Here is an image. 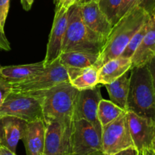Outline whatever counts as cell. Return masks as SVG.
Masks as SVG:
<instances>
[{
    "label": "cell",
    "mask_w": 155,
    "mask_h": 155,
    "mask_svg": "<svg viewBox=\"0 0 155 155\" xmlns=\"http://www.w3.org/2000/svg\"><path fill=\"white\" fill-rule=\"evenodd\" d=\"M150 15L139 6L121 18L112 28L95 65L99 69L104 64L122 54L133 36L148 21Z\"/></svg>",
    "instance_id": "6da1fadb"
},
{
    "label": "cell",
    "mask_w": 155,
    "mask_h": 155,
    "mask_svg": "<svg viewBox=\"0 0 155 155\" xmlns=\"http://www.w3.org/2000/svg\"><path fill=\"white\" fill-rule=\"evenodd\" d=\"M107 39L89 28L82 18L80 6L74 3L68 9V26L62 52L80 51L100 55Z\"/></svg>",
    "instance_id": "7a4b0ae2"
},
{
    "label": "cell",
    "mask_w": 155,
    "mask_h": 155,
    "mask_svg": "<svg viewBox=\"0 0 155 155\" xmlns=\"http://www.w3.org/2000/svg\"><path fill=\"white\" fill-rule=\"evenodd\" d=\"M127 111L155 123V92L147 64L131 69Z\"/></svg>",
    "instance_id": "3957f363"
},
{
    "label": "cell",
    "mask_w": 155,
    "mask_h": 155,
    "mask_svg": "<svg viewBox=\"0 0 155 155\" xmlns=\"http://www.w3.org/2000/svg\"><path fill=\"white\" fill-rule=\"evenodd\" d=\"M40 92L42 96V114L45 124L57 120L72 119L79 90L70 82L61 83Z\"/></svg>",
    "instance_id": "277c9868"
},
{
    "label": "cell",
    "mask_w": 155,
    "mask_h": 155,
    "mask_svg": "<svg viewBox=\"0 0 155 155\" xmlns=\"http://www.w3.org/2000/svg\"><path fill=\"white\" fill-rule=\"evenodd\" d=\"M0 116L15 117L27 123L43 120L41 92H11L0 107Z\"/></svg>",
    "instance_id": "5b68a950"
},
{
    "label": "cell",
    "mask_w": 155,
    "mask_h": 155,
    "mask_svg": "<svg viewBox=\"0 0 155 155\" xmlns=\"http://www.w3.org/2000/svg\"><path fill=\"white\" fill-rule=\"evenodd\" d=\"M69 77L66 68L59 60L48 66L33 78L20 83L12 85V92L15 93H29L48 90L57 85L69 83Z\"/></svg>",
    "instance_id": "8992f818"
},
{
    "label": "cell",
    "mask_w": 155,
    "mask_h": 155,
    "mask_svg": "<svg viewBox=\"0 0 155 155\" xmlns=\"http://www.w3.org/2000/svg\"><path fill=\"white\" fill-rule=\"evenodd\" d=\"M45 125L43 155H71L73 120H57Z\"/></svg>",
    "instance_id": "52a82bcc"
},
{
    "label": "cell",
    "mask_w": 155,
    "mask_h": 155,
    "mask_svg": "<svg viewBox=\"0 0 155 155\" xmlns=\"http://www.w3.org/2000/svg\"><path fill=\"white\" fill-rule=\"evenodd\" d=\"M131 147H134V144L126 112L113 123L102 127L101 151L105 155H115Z\"/></svg>",
    "instance_id": "ba28073f"
},
{
    "label": "cell",
    "mask_w": 155,
    "mask_h": 155,
    "mask_svg": "<svg viewBox=\"0 0 155 155\" xmlns=\"http://www.w3.org/2000/svg\"><path fill=\"white\" fill-rule=\"evenodd\" d=\"M96 151H101V135L86 120H73L71 155H89Z\"/></svg>",
    "instance_id": "9c48e42d"
},
{
    "label": "cell",
    "mask_w": 155,
    "mask_h": 155,
    "mask_svg": "<svg viewBox=\"0 0 155 155\" xmlns=\"http://www.w3.org/2000/svg\"><path fill=\"white\" fill-rule=\"evenodd\" d=\"M101 99V89L98 86L92 89L79 91L73 112V120H86L101 135L102 128L97 114L98 104Z\"/></svg>",
    "instance_id": "30bf717a"
},
{
    "label": "cell",
    "mask_w": 155,
    "mask_h": 155,
    "mask_svg": "<svg viewBox=\"0 0 155 155\" xmlns=\"http://www.w3.org/2000/svg\"><path fill=\"white\" fill-rule=\"evenodd\" d=\"M68 8H56L54 21L47 44L45 57L43 60L45 67L54 63L61 54L68 26Z\"/></svg>",
    "instance_id": "8fae6325"
},
{
    "label": "cell",
    "mask_w": 155,
    "mask_h": 155,
    "mask_svg": "<svg viewBox=\"0 0 155 155\" xmlns=\"http://www.w3.org/2000/svg\"><path fill=\"white\" fill-rule=\"evenodd\" d=\"M129 129L134 147L138 151L150 150L155 137V123L127 111Z\"/></svg>",
    "instance_id": "7c38bea8"
},
{
    "label": "cell",
    "mask_w": 155,
    "mask_h": 155,
    "mask_svg": "<svg viewBox=\"0 0 155 155\" xmlns=\"http://www.w3.org/2000/svg\"><path fill=\"white\" fill-rule=\"evenodd\" d=\"M27 122L12 116H0V147L13 153L22 139Z\"/></svg>",
    "instance_id": "4fadbf2b"
},
{
    "label": "cell",
    "mask_w": 155,
    "mask_h": 155,
    "mask_svg": "<svg viewBox=\"0 0 155 155\" xmlns=\"http://www.w3.org/2000/svg\"><path fill=\"white\" fill-rule=\"evenodd\" d=\"M98 58V54L80 51H69L62 52L58 60L66 68L71 81L86 69L95 66Z\"/></svg>",
    "instance_id": "5bb4252c"
},
{
    "label": "cell",
    "mask_w": 155,
    "mask_h": 155,
    "mask_svg": "<svg viewBox=\"0 0 155 155\" xmlns=\"http://www.w3.org/2000/svg\"><path fill=\"white\" fill-rule=\"evenodd\" d=\"M80 10L84 24L92 31L107 39L114 26L99 8L98 2L81 5Z\"/></svg>",
    "instance_id": "9a60e30c"
},
{
    "label": "cell",
    "mask_w": 155,
    "mask_h": 155,
    "mask_svg": "<svg viewBox=\"0 0 155 155\" xmlns=\"http://www.w3.org/2000/svg\"><path fill=\"white\" fill-rule=\"evenodd\" d=\"M155 56V18L150 15L147 31L140 45L131 58L132 68L146 65Z\"/></svg>",
    "instance_id": "2e32d148"
},
{
    "label": "cell",
    "mask_w": 155,
    "mask_h": 155,
    "mask_svg": "<svg viewBox=\"0 0 155 155\" xmlns=\"http://www.w3.org/2000/svg\"><path fill=\"white\" fill-rule=\"evenodd\" d=\"M45 125L43 120L27 123L22 139L27 155H43Z\"/></svg>",
    "instance_id": "e0dca14e"
},
{
    "label": "cell",
    "mask_w": 155,
    "mask_h": 155,
    "mask_svg": "<svg viewBox=\"0 0 155 155\" xmlns=\"http://www.w3.org/2000/svg\"><path fill=\"white\" fill-rule=\"evenodd\" d=\"M45 69L43 61L24 65L2 67L0 69V77L12 84L20 83L33 78Z\"/></svg>",
    "instance_id": "ac0fdd59"
},
{
    "label": "cell",
    "mask_w": 155,
    "mask_h": 155,
    "mask_svg": "<svg viewBox=\"0 0 155 155\" xmlns=\"http://www.w3.org/2000/svg\"><path fill=\"white\" fill-rule=\"evenodd\" d=\"M131 69V59L121 56L111 59L98 69V84H110Z\"/></svg>",
    "instance_id": "d6986e66"
},
{
    "label": "cell",
    "mask_w": 155,
    "mask_h": 155,
    "mask_svg": "<svg viewBox=\"0 0 155 155\" xmlns=\"http://www.w3.org/2000/svg\"><path fill=\"white\" fill-rule=\"evenodd\" d=\"M130 74L131 70L125 73L113 83L104 86L109 94L110 101L126 111L130 88Z\"/></svg>",
    "instance_id": "ffe728a7"
},
{
    "label": "cell",
    "mask_w": 155,
    "mask_h": 155,
    "mask_svg": "<svg viewBox=\"0 0 155 155\" xmlns=\"http://www.w3.org/2000/svg\"><path fill=\"white\" fill-rule=\"evenodd\" d=\"M126 112V110L121 109L112 101L102 98L98 104L97 113L101 128L113 123Z\"/></svg>",
    "instance_id": "44dd1931"
},
{
    "label": "cell",
    "mask_w": 155,
    "mask_h": 155,
    "mask_svg": "<svg viewBox=\"0 0 155 155\" xmlns=\"http://www.w3.org/2000/svg\"><path fill=\"white\" fill-rule=\"evenodd\" d=\"M70 83L79 91L95 87L98 85V69L95 66L87 68Z\"/></svg>",
    "instance_id": "7402d4cb"
},
{
    "label": "cell",
    "mask_w": 155,
    "mask_h": 155,
    "mask_svg": "<svg viewBox=\"0 0 155 155\" xmlns=\"http://www.w3.org/2000/svg\"><path fill=\"white\" fill-rule=\"evenodd\" d=\"M122 0H98V5L111 24L114 26L118 22V13Z\"/></svg>",
    "instance_id": "603a6c76"
},
{
    "label": "cell",
    "mask_w": 155,
    "mask_h": 155,
    "mask_svg": "<svg viewBox=\"0 0 155 155\" xmlns=\"http://www.w3.org/2000/svg\"><path fill=\"white\" fill-rule=\"evenodd\" d=\"M148 21L139 29V31L133 36V38L131 39V40L129 42V43L127 44V47L125 48L124 51H123L122 54H121V57L131 59V58L133 57V54L135 53V51H136V49L138 48V47L140 45L141 42H142V39L145 36V33L147 31V26H148Z\"/></svg>",
    "instance_id": "cb8c5ba5"
},
{
    "label": "cell",
    "mask_w": 155,
    "mask_h": 155,
    "mask_svg": "<svg viewBox=\"0 0 155 155\" xmlns=\"http://www.w3.org/2000/svg\"><path fill=\"white\" fill-rule=\"evenodd\" d=\"M142 2V0H122L118 13V21Z\"/></svg>",
    "instance_id": "d4e9b609"
},
{
    "label": "cell",
    "mask_w": 155,
    "mask_h": 155,
    "mask_svg": "<svg viewBox=\"0 0 155 155\" xmlns=\"http://www.w3.org/2000/svg\"><path fill=\"white\" fill-rule=\"evenodd\" d=\"M12 92V85L7 80L0 77V107L8 95Z\"/></svg>",
    "instance_id": "484cf974"
},
{
    "label": "cell",
    "mask_w": 155,
    "mask_h": 155,
    "mask_svg": "<svg viewBox=\"0 0 155 155\" xmlns=\"http://www.w3.org/2000/svg\"><path fill=\"white\" fill-rule=\"evenodd\" d=\"M10 7V0H0V25L4 29Z\"/></svg>",
    "instance_id": "4316f807"
},
{
    "label": "cell",
    "mask_w": 155,
    "mask_h": 155,
    "mask_svg": "<svg viewBox=\"0 0 155 155\" xmlns=\"http://www.w3.org/2000/svg\"><path fill=\"white\" fill-rule=\"evenodd\" d=\"M0 49L5 50V51H10L11 50L10 42L8 40L4 29L2 28L1 25H0Z\"/></svg>",
    "instance_id": "83f0119b"
},
{
    "label": "cell",
    "mask_w": 155,
    "mask_h": 155,
    "mask_svg": "<svg viewBox=\"0 0 155 155\" xmlns=\"http://www.w3.org/2000/svg\"><path fill=\"white\" fill-rule=\"evenodd\" d=\"M139 7L143 8L148 15H151L155 8V0H142Z\"/></svg>",
    "instance_id": "f1b7e54d"
},
{
    "label": "cell",
    "mask_w": 155,
    "mask_h": 155,
    "mask_svg": "<svg viewBox=\"0 0 155 155\" xmlns=\"http://www.w3.org/2000/svg\"><path fill=\"white\" fill-rule=\"evenodd\" d=\"M147 66H148L150 74H151V82H152L153 88H154L155 92V56L147 64Z\"/></svg>",
    "instance_id": "f546056e"
},
{
    "label": "cell",
    "mask_w": 155,
    "mask_h": 155,
    "mask_svg": "<svg viewBox=\"0 0 155 155\" xmlns=\"http://www.w3.org/2000/svg\"><path fill=\"white\" fill-rule=\"evenodd\" d=\"M56 8H65L69 9L75 3V0H55Z\"/></svg>",
    "instance_id": "4dcf8cb0"
},
{
    "label": "cell",
    "mask_w": 155,
    "mask_h": 155,
    "mask_svg": "<svg viewBox=\"0 0 155 155\" xmlns=\"http://www.w3.org/2000/svg\"><path fill=\"white\" fill-rule=\"evenodd\" d=\"M139 154V151L136 149L135 147H131L127 149L124 150V151H120V152L117 153L115 155H138Z\"/></svg>",
    "instance_id": "1f68e13d"
},
{
    "label": "cell",
    "mask_w": 155,
    "mask_h": 155,
    "mask_svg": "<svg viewBox=\"0 0 155 155\" xmlns=\"http://www.w3.org/2000/svg\"><path fill=\"white\" fill-rule=\"evenodd\" d=\"M33 2H34V0H24V4L22 5L23 8H24L25 11L30 10Z\"/></svg>",
    "instance_id": "d6a6232c"
},
{
    "label": "cell",
    "mask_w": 155,
    "mask_h": 155,
    "mask_svg": "<svg viewBox=\"0 0 155 155\" xmlns=\"http://www.w3.org/2000/svg\"><path fill=\"white\" fill-rule=\"evenodd\" d=\"M0 155H16V154L12 152L4 147H0Z\"/></svg>",
    "instance_id": "836d02e7"
},
{
    "label": "cell",
    "mask_w": 155,
    "mask_h": 155,
    "mask_svg": "<svg viewBox=\"0 0 155 155\" xmlns=\"http://www.w3.org/2000/svg\"><path fill=\"white\" fill-rule=\"evenodd\" d=\"M98 0H76L75 3H77V5H86L88 4V3H90V2H98Z\"/></svg>",
    "instance_id": "e575fe53"
},
{
    "label": "cell",
    "mask_w": 155,
    "mask_h": 155,
    "mask_svg": "<svg viewBox=\"0 0 155 155\" xmlns=\"http://www.w3.org/2000/svg\"><path fill=\"white\" fill-rule=\"evenodd\" d=\"M150 151H151V153H152L153 155H155V137H154V140H153L152 144H151V148H150Z\"/></svg>",
    "instance_id": "d590c367"
},
{
    "label": "cell",
    "mask_w": 155,
    "mask_h": 155,
    "mask_svg": "<svg viewBox=\"0 0 155 155\" xmlns=\"http://www.w3.org/2000/svg\"><path fill=\"white\" fill-rule=\"evenodd\" d=\"M143 151V154L144 155H153L152 153H151V151H150V150H144Z\"/></svg>",
    "instance_id": "8d00e7d4"
},
{
    "label": "cell",
    "mask_w": 155,
    "mask_h": 155,
    "mask_svg": "<svg viewBox=\"0 0 155 155\" xmlns=\"http://www.w3.org/2000/svg\"><path fill=\"white\" fill-rule=\"evenodd\" d=\"M89 155H105V154H104L102 151H96V152H94Z\"/></svg>",
    "instance_id": "74e56055"
},
{
    "label": "cell",
    "mask_w": 155,
    "mask_h": 155,
    "mask_svg": "<svg viewBox=\"0 0 155 155\" xmlns=\"http://www.w3.org/2000/svg\"><path fill=\"white\" fill-rule=\"evenodd\" d=\"M151 15H153V16H154V18H155V8H154V10H153L152 13H151Z\"/></svg>",
    "instance_id": "f35d334b"
},
{
    "label": "cell",
    "mask_w": 155,
    "mask_h": 155,
    "mask_svg": "<svg viewBox=\"0 0 155 155\" xmlns=\"http://www.w3.org/2000/svg\"><path fill=\"white\" fill-rule=\"evenodd\" d=\"M138 155H144L143 151H139V154Z\"/></svg>",
    "instance_id": "ab89813d"
},
{
    "label": "cell",
    "mask_w": 155,
    "mask_h": 155,
    "mask_svg": "<svg viewBox=\"0 0 155 155\" xmlns=\"http://www.w3.org/2000/svg\"><path fill=\"white\" fill-rule=\"evenodd\" d=\"M24 0H21V5H22L23 4H24Z\"/></svg>",
    "instance_id": "60d3db41"
},
{
    "label": "cell",
    "mask_w": 155,
    "mask_h": 155,
    "mask_svg": "<svg viewBox=\"0 0 155 155\" xmlns=\"http://www.w3.org/2000/svg\"><path fill=\"white\" fill-rule=\"evenodd\" d=\"M1 68H2V67H0V69H1Z\"/></svg>",
    "instance_id": "b9f144b4"
},
{
    "label": "cell",
    "mask_w": 155,
    "mask_h": 155,
    "mask_svg": "<svg viewBox=\"0 0 155 155\" xmlns=\"http://www.w3.org/2000/svg\"><path fill=\"white\" fill-rule=\"evenodd\" d=\"M75 1H76V0H75Z\"/></svg>",
    "instance_id": "7bdbcfd3"
}]
</instances>
